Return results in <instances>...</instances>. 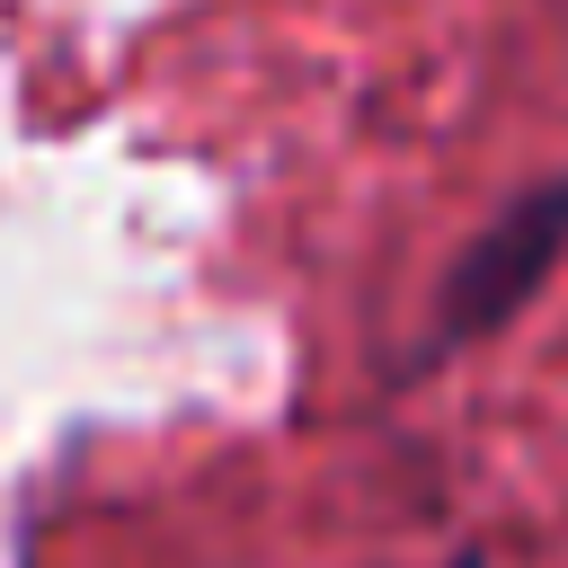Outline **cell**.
I'll return each instance as SVG.
<instances>
[{
  "label": "cell",
  "mask_w": 568,
  "mask_h": 568,
  "mask_svg": "<svg viewBox=\"0 0 568 568\" xmlns=\"http://www.w3.org/2000/svg\"><path fill=\"white\" fill-rule=\"evenodd\" d=\"M559 257H568V178H541V186H524L497 222H479V231L462 240V257L444 266L435 311H426V364L497 337V328L559 275Z\"/></svg>",
  "instance_id": "cell-1"
},
{
  "label": "cell",
  "mask_w": 568,
  "mask_h": 568,
  "mask_svg": "<svg viewBox=\"0 0 568 568\" xmlns=\"http://www.w3.org/2000/svg\"><path fill=\"white\" fill-rule=\"evenodd\" d=\"M444 568H470V559H444Z\"/></svg>",
  "instance_id": "cell-2"
}]
</instances>
